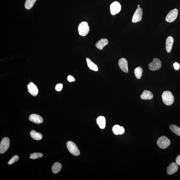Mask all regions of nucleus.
<instances>
[{
    "instance_id": "nucleus-1",
    "label": "nucleus",
    "mask_w": 180,
    "mask_h": 180,
    "mask_svg": "<svg viewBox=\"0 0 180 180\" xmlns=\"http://www.w3.org/2000/svg\"><path fill=\"white\" fill-rule=\"evenodd\" d=\"M162 98L164 104L168 106L172 105L174 102L173 95L169 91H165L162 93Z\"/></svg>"
},
{
    "instance_id": "nucleus-2",
    "label": "nucleus",
    "mask_w": 180,
    "mask_h": 180,
    "mask_svg": "<svg viewBox=\"0 0 180 180\" xmlns=\"http://www.w3.org/2000/svg\"><path fill=\"white\" fill-rule=\"evenodd\" d=\"M157 144L159 148L164 149L170 146L171 141L169 138L166 136H163L158 138L157 140Z\"/></svg>"
},
{
    "instance_id": "nucleus-3",
    "label": "nucleus",
    "mask_w": 180,
    "mask_h": 180,
    "mask_svg": "<svg viewBox=\"0 0 180 180\" xmlns=\"http://www.w3.org/2000/svg\"><path fill=\"white\" fill-rule=\"evenodd\" d=\"M90 28L87 22H81L78 27V30L80 36H86L89 32Z\"/></svg>"
},
{
    "instance_id": "nucleus-4",
    "label": "nucleus",
    "mask_w": 180,
    "mask_h": 180,
    "mask_svg": "<svg viewBox=\"0 0 180 180\" xmlns=\"http://www.w3.org/2000/svg\"><path fill=\"white\" fill-rule=\"evenodd\" d=\"M67 148L71 154L74 156H78L80 154V151L76 144L73 142L69 141L67 144Z\"/></svg>"
},
{
    "instance_id": "nucleus-5",
    "label": "nucleus",
    "mask_w": 180,
    "mask_h": 180,
    "mask_svg": "<svg viewBox=\"0 0 180 180\" xmlns=\"http://www.w3.org/2000/svg\"><path fill=\"white\" fill-rule=\"evenodd\" d=\"M162 66L160 60L156 58L153 59L152 63L148 65V67L151 71H154L160 69Z\"/></svg>"
},
{
    "instance_id": "nucleus-6",
    "label": "nucleus",
    "mask_w": 180,
    "mask_h": 180,
    "mask_svg": "<svg viewBox=\"0 0 180 180\" xmlns=\"http://www.w3.org/2000/svg\"><path fill=\"white\" fill-rule=\"evenodd\" d=\"M10 146V140L9 138L5 137L1 141L0 144V153L3 154L7 152L9 149Z\"/></svg>"
},
{
    "instance_id": "nucleus-7",
    "label": "nucleus",
    "mask_w": 180,
    "mask_h": 180,
    "mask_svg": "<svg viewBox=\"0 0 180 180\" xmlns=\"http://www.w3.org/2000/svg\"><path fill=\"white\" fill-rule=\"evenodd\" d=\"M178 14V10L175 9L171 10L167 14L165 18V20L167 22L171 23L173 22L176 19Z\"/></svg>"
},
{
    "instance_id": "nucleus-8",
    "label": "nucleus",
    "mask_w": 180,
    "mask_h": 180,
    "mask_svg": "<svg viewBox=\"0 0 180 180\" xmlns=\"http://www.w3.org/2000/svg\"><path fill=\"white\" fill-rule=\"evenodd\" d=\"M121 10V5L117 1L113 2L110 6L111 13L112 15H115L119 13Z\"/></svg>"
},
{
    "instance_id": "nucleus-9",
    "label": "nucleus",
    "mask_w": 180,
    "mask_h": 180,
    "mask_svg": "<svg viewBox=\"0 0 180 180\" xmlns=\"http://www.w3.org/2000/svg\"><path fill=\"white\" fill-rule=\"evenodd\" d=\"M142 14L143 12L141 8L138 7L133 14L132 22L136 23L140 22L142 19Z\"/></svg>"
},
{
    "instance_id": "nucleus-10",
    "label": "nucleus",
    "mask_w": 180,
    "mask_h": 180,
    "mask_svg": "<svg viewBox=\"0 0 180 180\" xmlns=\"http://www.w3.org/2000/svg\"><path fill=\"white\" fill-rule=\"evenodd\" d=\"M119 65L120 69L123 72H125V73H127L129 72L128 61L127 59L124 58H122L119 59Z\"/></svg>"
},
{
    "instance_id": "nucleus-11",
    "label": "nucleus",
    "mask_w": 180,
    "mask_h": 180,
    "mask_svg": "<svg viewBox=\"0 0 180 180\" xmlns=\"http://www.w3.org/2000/svg\"><path fill=\"white\" fill-rule=\"evenodd\" d=\"M28 92L33 96H36L38 95V90L36 84L31 82L28 85Z\"/></svg>"
},
{
    "instance_id": "nucleus-12",
    "label": "nucleus",
    "mask_w": 180,
    "mask_h": 180,
    "mask_svg": "<svg viewBox=\"0 0 180 180\" xmlns=\"http://www.w3.org/2000/svg\"><path fill=\"white\" fill-rule=\"evenodd\" d=\"M179 169V167L176 163H171L167 167V173L169 175H172L176 173Z\"/></svg>"
},
{
    "instance_id": "nucleus-13",
    "label": "nucleus",
    "mask_w": 180,
    "mask_h": 180,
    "mask_svg": "<svg viewBox=\"0 0 180 180\" xmlns=\"http://www.w3.org/2000/svg\"><path fill=\"white\" fill-rule=\"evenodd\" d=\"M29 119L30 121L37 124L42 123L43 121L42 117L36 114L31 115L29 118Z\"/></svg>"
},
{
    "instance_id": "nucleus-14",
    "label": "nucleus",
    "mask_w": 180,
    "mask_h": 180,
    "mask_svg": "<svg viewBox=\"0 0 180 180\" xmlns=\"http://www.w3.org/2000/svg\"><path fill=\"white\" fill-rule=\"evenodd\" d=\"M154 98V95L150 91L145 90L141 95L140 98L142 100H151Z\"/></svg>"
},
{
    "instance_id": "nucleus-15",
    "label": "nucleus",
    "mask_w": 180,
    "mask_h": 180,
    "mask_svg": "<svg viewBox=\"0 0 180 180\" xmlns=\"http://www.w3.org/2000/svg\"><path fill=\"white\" fill-rule=\"evenodd\" d=\"M174 42V39L173 37L169 36L167 37L166 41V49L167 53H170L171 51Z\"/></svg>"
},
{
    "instance_id": "nucleus-16",
    "label": "nucleus",
    "mask_w": 180,
    "mask_h": 180,
    "mask_svg": "<svg viewBox=\"0 0 180 180\" xmlns=\"http://www.w3.org/2000/svg\"><path fill=\"white\" fill-rule=\"evenodd\" d=\"M108 40L107 39L102 38L96 43V47L97 48L101 50L104 48L105 46L108 44Z\"/></svg>"
},
{
    "instance_id": "nucleus-17",
    "label": "nucleus",
    "mask_w": 180,
    "mask_h": 180,
    "mask_svg": "<svg viewBox=\"0 0 180 180\" xmlns=\"http://www.w3.org/2000/svg\"><path fill=\"white\" fill-rule=\"evenodd\" d=\"M97 124L101 129H104L106 125V119L104 117L100 116L96 119Z\"/></svg>"
},
{
    "instance_id": "nucleus-18",
    "label": "nucleus",
    "mask_w": 180,
    "mask_h": 180,
    "mask_svg": "<svg viewBox=\"0 0 180 180\" xmlns=\"http://www.w3.org/2000/svg\"><path fill=\"white\" fill-rule=\"evenodd\" d=\"M30 135L33 139L36 140H40L42 138V135L40 133L32 130L30 132Z\"/></svg>"
},
{
    "instance_id": "nucleus-19",
    "label": "nucleus",
    "mask_w": 180,
    "mask_h": 180,
    "mask_svg": "<svg viewBox=\"0 0 180 180\" xmlns=\"http://www.w3.org/2000/svg\"><path fill=\"white\" fill-rule=\"evenodd\" d=\"M86 60L88 67L90 69L96 71H98V67L96 64L91 61V60L88 58H87Z\"/></svg>"
},
{
    "instance_id": "nucleus-20",
    "label": "nucleus",
    "mask_w": 180,
    "mask_h": 180,
    "mask_svg": "<svg viewBox=\"0 0 180 180\" xmlns=\"http://www.w3.org/2000/svg\"><path fill=\"white\" fill-rule=\"evenodd\" d=\"M62 168V165L59 162H55L52 167V171L54 174H57L61 171Z\"/></svg>"
},
{
    "instance_id": "nucleus-21",
    "label": "nucleus",
    "mask_w": 180,
    "mask_h": 180,
    "mask_svg": "<svg viewBox=\"0 0 180 180\" xmlns=\"http://www.w3.org/2000/svg\"><path fill=\"white\" fill-rule=\"evenodd\" d=\"M143 72L142 67H136L134 70V73L136 78L140 79L141 78Z\"/></svg>"
},
{
    "instance_id": "nucleus-22",
    "label": "nucleus",
    "mask_w": 180,
    "mask_h": 180,
    "mask_svg": "<svg viewBox=\"0 0 180 180\" xmlns=\"http://www.w3.org/2000/svg\"><path fill=\"white\" fill-rule=\"evenodd\" d=\"M169 129L177 135L180 136V128L176 125H171L169 126Z\"/></svg>"
},
{
    "instance_id": "nucleus-23",
    "label": "nucleus",
    "mask_w": 180,
    "mask_h": 180,
    "mask_svg": "<svg viewBox=\"0 0 180 180\" xmlns=\"http://www.w3.org/2000/svg\"><path fill=\"white\" fill-rule=\"evenodd\" d=\"M36 0H26L25 7L27 9H30L34 6Z\"/></svg>"
},
{
    "instance_id": "nucleus-24",
    "label": "nucleus",
    "mask_w": 180,
    "mask_h": 180,
    "mask_svg": "<svg viewBox=\"0 0 180 180\" xmlns=\"http://www.w3.org/2000/svg\"><path fill=\"white\" fill-rule=\"evenodd\" d=\"M43 156V154L42 153L34 152L30 155V158L32 160H35V159L42 158Z\"/></svg>"
},
{
    "instance_id": "nucleus-25",
    "label": "nucleus",
    "mask_w": 180,
    "mask_h": 180,
    "mask_svg": "<svg viewBox=\"0 0 180 180\" xmlns=\"http://www.w3.org/2000/svg\"><path fill=\"white\" fill-rule=\"evenodd\" d=\"M121 126L119 125H115L113 126L112 130L114 134L115 135H118L119 134Z\"/></svg>"
},
{
    "instance_id": "nucleus-26",
    "label": "nucleus",
    "mask_w": 180,
    "mask_h": 180,
    "mask_svg": "<svg viewBox=\"0 0 180 180\" xmlns=\"http://www.w3.org/2000/svg\"><path fill=\"white\" fill-rule=\"evenodd\" d=\"M19 157L17 155H16L15 156H14L12 158L10 159L9 162H8V164L9 165H11L13 163L17 162L19 160Z\"/></svg>"
},
{
    "instance_id": "nucleus-27",
    "label": "nucleus",
    "mask_w": 180,
    "mask_h": 180,
    "mask_svg": "<svg viewBox=\"0 0 180 180\" xmlns=\"http://www.w3.org/2000/svg\"><path fill=\"white\" fill-rule=\"evenodd\" d=\"M63 84H57L55 87V90L57 91H61L63 88Z\"/></svg>"
},
{
    "instance_id": "nucleus-28",
    "label": "nucleus",
    "mask_w": 180,
    "mask_h": 180,
    "mask_svg": "<svg viewBox=\"0 0 180 180\" xmlns=\"http://www.w3.org/2000/svg\"><path fill=\"white\" fill-rule=\"evenodd\" d=\"M67 80L70 82H74L75 80V79L71 76H68Z\"/></svg>"
},
{
    "instance_id": "nucleus-29",
    "label": "nucleus",
    "mask_w": 180,
    "mask_h": 180,
    "mask_svg": "<svg viewBox=\"0 0 180 180\" xmlns=\"http://www.w3.org/2000/svg\"><path fill=\"white\" fill-rule=\"evenodd\" d=\"M176 162L178 165L180 166V155L178 156L176 158Z\"/></svg>"
},
{
    "instance_id": "nucleus-30",
    "label": "nucleus",
    "mask_w": 180,
    "mask_h": 180,
    "mask_svg": "<svg viewBox=\"0 0 180 180\" xmlns=\"http://www.w3.org/2000/svg\"><path fill=\"white\" fill-rule=\"evenodd\" d=\"M174 67L176 70H178L180 67V65L179 63H175L173 64Z\"/></svg>"
},
{
    "instance_id": "nucleus-31",
    "label": "nucleus",
    "mask_w": 180,
    "mask_h": 180,
    "mask_svg": "<svg viewBox=\"0 0 180 180\" xmlns=\"http://www.w3.org/2000/svg\"><path fill=\"white\" fill-rule=\"evenodd\" d=\"M125 131V129L123 127L121 126V129H120L119 134L120 135H121L124 133Z\"/></svg>"
},
{
    "instance_id": "nucleus-32",
    "label": "nucleus",
    "mask_w": 180,
    "mask_h": 180,
    "mask_svg": "<svg viewBox=\"0 0 180 180\" xmlns=\"http://www.w3.org/2000/svg\"><path fill=\"white\" fill-rule=\"evenodd\" d=\"M140 7V5H138V7Z\"/></svg>"
}]
</instances>
